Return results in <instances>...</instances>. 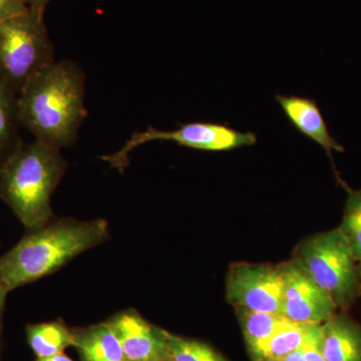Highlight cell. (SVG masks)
<instances>
[{
	"mask_svg": "<svg viewBox=\"0 0 361 361\" xmlns=\"http://www.w3.org/2000/svg\"><path fill=\"white\" fill-rule=\"evenodd\" d=\"M322 355L326 361H361V326L344 314L322 324Z\"/></svg>",
	"mask_w": 361,
	"mask_h": 361,
	"instance_id": "8fae6325",
	"label": "cell"
},
{
	"mask_svg": "<svg viewBox=\"0 0 361 361\" xmlns=\"http://www.w3.org/2000/svg\"><path fill=\"white\" fill-rule=\"evenodd\" d=\"M26 336L37 358L59 355L70 346H75V334L61 322L27 325Z\"/></svg>",
	"mask_w": 361,
	"mask_h": 361,
	"instance_id": "9a60e30c",
	"label": "cell"
},
{
	"mask_svg": "<svg viewBox=\"0 0 361 361\" xmlns=\"http://www.w3.org/2000/svg\"><path fill=\"white\" fill-rule=\"evenodd\" d=\"M343 185L348 195L339 228L348 239L355 260L361 263V189L351 190Z\"/></svg>",
	"mask_w": 361,
	"mask_h": 361,
	"instance_id": "ac0fdd59",
	"label": "cell"
},
{
	"mask_svg": "<svg viewBox=\"0 0 361 361\" xmlns=\"http://www.w3.org/2000/svg\"><path fill=\"white\" fill-rule=\"evenodd\" d=\"M284 279L279 265L238 263L226 279L228 300L236 308L279 313L283 303Z\"/></svg>",
	"mask_w": 361,
	"mask_h": 361,
	"instance_id": "52a82bcc",
	"label": "cell"
},
{
	"mask_svg": "<svg viewBox=\"0 0 361 361\" xmlns=\"http://www.w3.org/2000/svg\"><path fill=\"white\" fill-rule=\"evenodd\" d=\"M128 361H167L165 330L157 329L134 310L118 313L108 322Z\"/></svg>",
	"mask_w": 361,
	"mask_h": 361,
	"instance_id": "9c48e42d",
	"label": "cell"
},
{
	"mask_svg": "<svg viewBox=\"0 0 361 361\" xmlns=\"http://www.w3.org/2000/svg\"><path fill=\"white\" fill-rule=\"evenodd\" d=\"M28 0H0V21L25 13Z\"/></svg>",
	"mask_w": 361,
	"mask_h": 361,
	"instance_id": "ffe728a7",
	"label": "cell"
},
{
	"mask_svg": "<svg viewBox=\"0 0 361 361\" xmlns=\"http://www.w3.org/2000/svg\"><path fill=\"white\" fill-rule=\"evenodd\" d=\"M320 341H322V324H315L307 341L300 348L304 360L326 361L322 355Z\"/></svg>",
	"mask_w": 361,
	"mask_h": 361,
	"instance_id": "d6986e66",
	"label": "cell"
},
{
	"mask_svg": "<svg viewBox=\"0 0 361 361\" xmlns=\"http://www.w3.org/2000/svg\"><path fill=\"white\" fill-rule=\"evenodd\" d=\"M314 325L287 320L271 337L258 361H281L298 350L307 341Z\"/></svg>",
	"mask_w": 361,
	"mask_h": 361,
	"instance_id": "2e32d148",
	"label": "cell"
},
{
	"mask_svg": "<svg viewBox=\"0 0 361 361\" xmlns=\"http://www.w3.org/2000/svg\"><path fill=\"white\" fill-rule=\"evenodd\" d=\"M284 279L281 314L306 324H322L336 313L331 297L322 290L296 259L279 265Z\"/></svg>",
	"mask_w": 361,
	"mask_h": 361,
	"instance_id": "ba28073f",
	"label": "cell"
},
{
	"mask_svg": "<svg viewBox=\"0 0 361 361\" xmlns=\"http://www.w3.org/2000/svg\"><path fill=\"white\" fill-rule=\"evenodd\" d=\"M167 361H228L208 344L165 331Z\"/></svg>",
	"mask_w": 361,
	"mask_h": 361,
	"instance_id": "e0dca14e",
	"label": "cell"
},
{
	"mask_svg": "<svg viewBox=\"0 0 361 361\" xmlns=\"http://www.w3.org/2000/svg\"><path fill=\"white\" fill-rule=\"evenodd\" d=\"M66 167L61 149L35 140L23 142L0 168V197L27 231L54 220L51 199Z\"/></svg>",
	"mask_w": 361,
	"mask_h": 361,
	"instance_id": "3957f363",
	"label": "cell"
},
{
	"mask_svg": "<svg viewBox=\"0 0 361 361\" xmlns=\"http://www.w3.org/2000/svg\"><path fill=\"white\" fill-rule=\"evenodd\" d=\"M54 61L44 11L28 7L25 13L0 21V75L18 96Z\"/></svg>",
	"mask_w": 361,
	"mask_h": 361,
	"instance_id": "277c9868",
	"label": "cell"
},
{
	"mask_svg": "<svg viewBox=\"0 0 361 361\" xmlns=\"http://www.w3.org/2000/svg\"><path fill=\"white\" fill-rule=\"evenodd\" d=\"M35 361H73L71 358L66 356L65 353H59V355L47 356V357H39Z\"/></svg>",
	"mask_w": 361,
	"mask_h": 361,
	"instance_id": "603a6c76",
	"label": "cell"
},
{
	"mask_svg": "<svg viewBox=\"0 0 361 361\" xmlns=\"http://www.w3.org/2000/svg\"><path fill=\"white\" fill-rule=\"evenodd\" d=\"M275 99L289 122L300 134L322 147L334 164V151L343 153L344 148L330 134L322 110L315 99L298 96L276 94Z\"/></svg>",
	"mask_w": 361,
	"mask_h": 361,
	"instance_id": "30bf717a",
	"label": "cell"
},
{
	"mask_svg": "<svg viewBox=\"0 0 361 361\" xmlns=\"http://www.w3.org/2000/svg\"><path fill=\"white\" fill-rule=\"evenodd\" d=\"M294 259L337 308L349 307L360 295L356 260L341 228L308 237L297 248Z\"/></svg>",
	"mask_w": 361,
	"mask_h": 361,
	"instance_id": "5b68a950",
	"label": "cell"
},
{
	"mask_svg": "<svg viewBox=\"0 0 361 361\" xmlns=\"http://www.w3.org/2000/svg\"><path fill=\"white\" fill-rule=\"evenodd\" d=\"M8 291L4 288V285L0 283V334L2 329V316H4V307H6V301Z\"/></svg>",
	"mask_w": 361,
	"mask_h": 361,
	"instance_id": "44dd1931",
	"label": "cell"
},
{
	"mask_svg": "<svg viewBox=\"0 0 361 361\" xmlns=\"http://www.w3.org/2000/svg\"><path fill=\"white\" fill-rule=\"evenodd\" d=\"M75 348L82 361H128L120 341L108 322L77 330Z\"/></svg>",
	"mask_w": 361,
	"mask_h": 361,
	"instance_id": "7c38bea8",
	"label": "cell"
},
{
	"mask_svg": "<svg viewBox=\"0 0 361 361\" xmlns=\"http://www.w3.org/2000/svg\"><path fill=\"white\" fill-rule=\"evenodd\" d=\"M154 141L174 142L178 146L219 153L251 147L257 142V135L252 132H240L219 123L194 122L183 123L173 130H160L149 127L134 133L116 153L102 157L111 167L123 172L129 166V155L137 147Z\"/></svg>",
	"mask_w": 361,
	"mask_h": 361,
	"instance_id": "8992f818",
	"label": "cell"
},
{
	"mask_svg": "<svg viewBox=\"0 0 361 361\" xmlns=\"http://www.w3.org/2000/svg\"><path fill=\"white\" fill-rule=\"evenodd\" d=\"M237 312L252 360L258 361L271 337L288 319L279 313L257 312L244 308H237Z\"/></svg>",
	"mask_w": 361,
	"mask_h": 361,
	"instance_id": "5bb4252c",
	"label": "cell"
},
{
	"mask_svg": "<svg viewBox=\"0 0 361 361\" xmlns=\"http://www.w3.org/2000/svg\"><path fill=\"white\" fill-rule=\"evenodd\" d=\"M357 275L358 279H360V283L361 286V263H360V265H357Z\"/></svg>",
	"mask_w": 361,
	"mask_h": 361,
	"instance_id": "d4e9b609",
	"label": "cell"
},
{
	"mask_svg": "<svg viewBox=\"0 0 361 361\" xmlns=\"http://www.w3.org/2000/svg\"><path fill=\"white\" fill-rule=\"evenodd\" d=\"M51 0H28V6L32 8L39 9V11H45L47 4L51 2Z\"/></svg>",
	"mask_w": 361,
	"mask_h": 361,
	"instance_id": "7402d4cb",
	"label": "cell"
},
{
	"mask_svg": "<svg viewBox=\"0 0 361 361\" xmlns=\"http://www.w3.org/2000/svg\"><path fill=\"white\" fill-rule=\"evenodd\" d=\"M281 361H305L304 360L302 353H301V349H298V350L294 351V353H290V355H287L286 357H284Z\"/></svg>",
	"mask_w": 361,
	"mask_h": 361,
	"instance_id": "cb8c5ba5",
	"label": "cell"
},
{
	"mask_svg": "<svg viewBox=\"0 0 361 361\" xmlns=\"http://www.w3.org/2000/svg\"><path fill=\"white\" fill-rule=\"evenodd\" d=\"M109 238L104 219L52 220L27 234L0 257V283L11 292L58 271Z\"/></svg>",
	"mask_w": 361,
	"mask_h": 361,
	"instance_id": "7a4b0ae2",
	"label": "cell"
},
{
	"mask_svg": "<svg viewBox=\"0 0 361 361\" xmlns=\"http://www.w3.org/2000/svg\"><path fill=\"white\" fill-rule=\"evenodd\" d=\"M18 96L0 75V168L23 144Z\"/></svg>",
	"mask_w": 361,
	"mask_h": 361,
	"instance_id": "4fadbf2b",
	"label": "cell"
},
{
	"mask_svg": "<svg viewBox=\"0 0 361 361\" xmlns=\"http://www.w3.org/2000/svg\"><path fill=\"white\" fill-rule=\"evenodd\" d=\"M85 75L71 61H54L18 94L21 126L35 140L59 149L77 142L87 116Z\"/></svg>",
	"mask_w": 361,
	"mask_h": 361,
	"instance_id": "6da1fadb",
	"label": "cell"
}]
</instances>
